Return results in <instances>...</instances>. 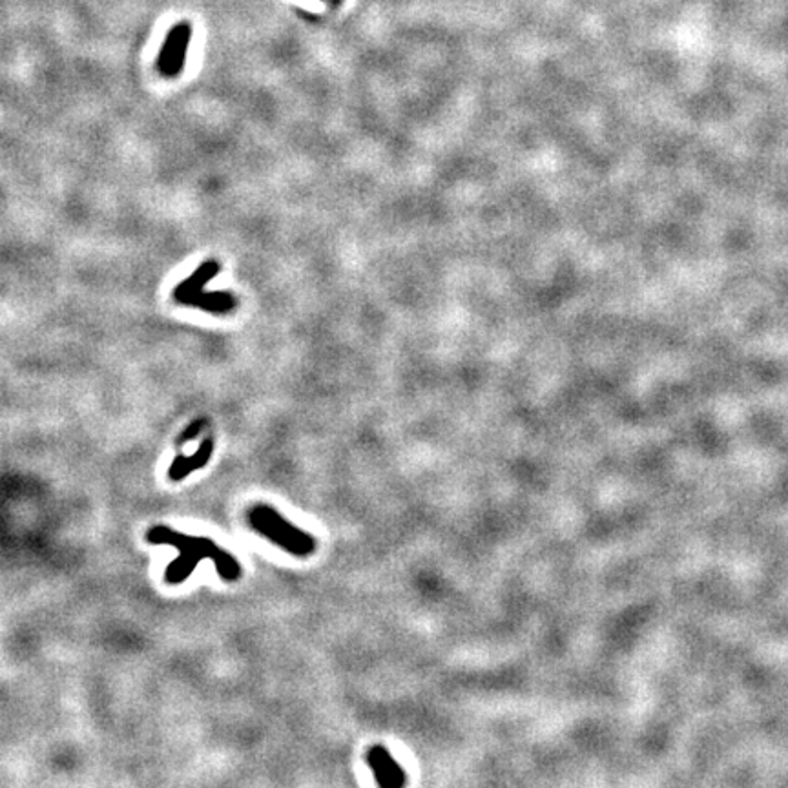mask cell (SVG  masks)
Instances as JSON below:
<instances>
[{"label":"cell","instance_id":"cell-1","mask_svg":"<svg viewBox=\"0 0 788 788\" xmlns=\"http://www.w3.org/2000/svg\"><path fill=\"white\" fill-rule=\"evenodd\" d=\"M146 542L166 544L177 547L181 555L168 564L165 573V581L168 584H181L194 573L195 566L203 559H210L216 564V569L223 581L234 582L241 576V566L229 551L217 546L212 538L207 537H188L179 531L170 530L166 525H153L146 533Z\"/></svg>","mask_w":788,"mask_h":788},{"label":"cell","instance_id":"cell-2","mask_svg":"<svg viewBox=\"0 0 788 788\" xmlns=\"http://www.w3.org/2000/svg\"><path fill=\"white\" fill-rule=\"evenodd\" d=\"M190 37L192 28L188 24H179L172 28L165 46L159 53V60H157V68L161 70L166 77H175L181 72Z\"/></svg>","mask_w":788,"mask_h":788},{"label":"cell","instance_id":"cell-3","mask_svg":"<svg viewBox=\"0 0 788 788\" xmlns=\"http://www.w3.org/2000/svg\"><path fill=\"white\" fill-rule=\"evenodd\" d=\"M254 508L258 509L259 513L267 518V520L270 522L272 525H274L275 530L280 531V533H283L287 538H290V540H292V542L296 544V546L300 547L301 551H303V555L309 557L310 553L316 549V542H314V538L310 537L309 533H305V531L297 530L296 525L290 524L288 520H285V518L281 517V515L278 513L274 508H270V505H263V504L254 505Z\"/></svg>","mask_w":788,"mask_h":788},{"label":"cell","instance_id":"cell-4","mask_svg":"<svg viewBox=\"0 0 788 788\" xmlns=\"http://www.w3.org/2000/svg\"><path fill=\"white\" fill-rule=\"evenodd\" d=\"M212 453H214V440L212 438H207V440L199 445L197 453H194L192 456H182L181 454V456L175 458L168 469V478L174 480V482H179V480H182L185 476L194 473V471L207 466L208 460L212 458Z\"/></svg>","mask_w":788,"mask_h":788},{"label":"cell","instance_id":"cell-5","mask_svg":"<svg viewBox=\"0 0 788 788\" xmlns=\"http://www.w3.org/2000/svg\"><path fill=\"white\" fill-rule=\"evenodd\" d=\"M371 768H373L376 781L382 787H389V784H403V772L398 765L394 763V759L387 754L383 748L374 746L373 750L367 755Z\"/></svg>","mask_w":788,"mask_h":788},{"label":"cell","instance_id":"cell-6","mask_svg":"<svg viewBox=\"0 0 788 788\" xmlns=\"http://www.w3.org/2000/svg\"><path fill=\"white\" fill-rule=\"evenodd\" d=\"M219 270V265H217L216 261H208L204 263L203 267L199 268V270L195 272L194 275H192L190 280L187 281V283H182L181 287L177 288L174 292V296H181V294H188V297L192 296V294H197L201 290V287H203V283H207L208 280H212V275L216 274V272Z\"/></svg>","mask_w":788,"mask_h":788},{"label":"cell","instance_id":"cell-7","mask_svg":"<svg viewBox=\"0 0 788 788\" xmlns=\"http://www.w3.org/2000/svg\"><path fill=\"white\" fill-rule=\"evenodd\" d=\"M207 425V420H195L194 424L188 425V429L181 434V438H179V444H187L188 440H194L197 434H199L201 431H203V427Z\"/></svg>","mask_w":788,"mask_h":788}]
</instances>
